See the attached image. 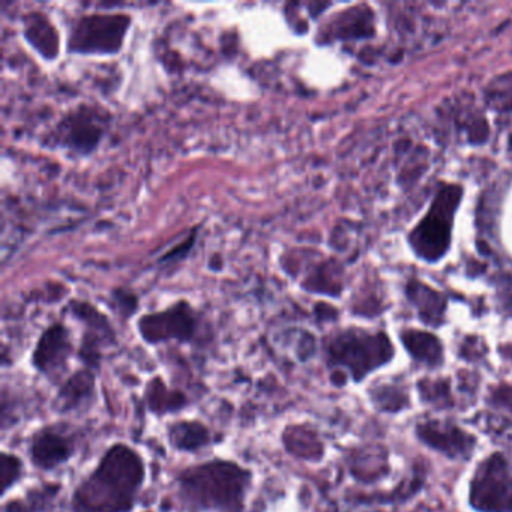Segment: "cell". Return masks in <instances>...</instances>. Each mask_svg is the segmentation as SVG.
<instances>
[{"mask_svg": "<svg viewBox=\"0 0 512 512\" xmlns=\"http://www.w3.org/2000/svg\"><path fill=\"white\" fill-rule=\"evenodd\" d=\"M509 143H511V146H512V139H511V140H509Z\"/></svg>", "mask_w": 512, "mask_h": 512, "instance_id": "obj_26", "label": "cell"}, {"mask_svg": "<svg viewBox=\"0 0 512 512\" xmlns=\"http://www.w3.org/2000/svg\"><path fill=\"white\" fill-rule=\"evenodd\" d=\"M61 490V484L35 485L26 496L5 503L4 512H47L55 505Z\"/></svg>", "mask_w": 512, "mask_h": 512, "instance_id": "obj_16", "label": "cell"}, {"mask_svg": "<svg viewBox=\"0 0 512 512\" xmlns=\"http://www.w3.org/2000/svg\"><path fill=\"white\" fill-rule=\"evenodd\" d=\"M374 401L379 404L382 409L389 412H397L403 409L407 403L406 392L403 389L395 388V386H380L373 391Z\"/></svg>", "mask_w": 512, "mask_h": 512, "instance_id": "obj_21", "label": "cell"}, {"mask_svg": "<svg viewBox=\"0 0 512 512\" xmlns=\"http://www.w3.org/2000/svg\"><path fill=\"white\" fill-rule=\"evenodd\" d=\"M488 100L497 110H512V83H503L502 86H493L488 92Z\"/></svg>", "mask_w": 512, "mask_h": 512, "instance_id": "obj_25", "label": "cell"}, {"mask_svg": "<svg viewBox=\"0 0 512 512\" xmlns=\"http://www.w3.org/2000/svg\"><path fill=\"white\" fill-rule=\"evenodd\" d=\"M95 397H97V373L82 367L71 373L59 385L53 407L61 415H67L94 403Z\"/></svg>", "mask_w": 512, "mask_h": 512, "instance_id": "obj_12", "label": "cell"}, {"mask_svg": "<svg viewBox=\"0 0 512 512\" xmlns=\"http://www.w3.org/2000/svg\"><path fill=\"white\" fill-rule=\"evenodd\" d=\"M407 295L412 299L413 304L418 308L419 316L425 323L437 326L442 322L445 313V299L434 292L430 287L424 286L419 281H412L407 286Z\"/></svg>", "mask_w": 512, "mask_h": 512, "instance_id": "obj_17", "label": "cell"}, {"mask_svg": "<svg viewBox=\"0 0 512 512\" xmlns=\"http://www.w3.org/2000/svg\"><path fill=\"white\" fill-rule=\"evenodd\" d=\"M70 310L86 325L82 344L77 350V358L83 367L98 373L103 365L104 349L118 343L115 329L109 319L88 302H71Z\"/></svg>", "mask_w": 512, "mask_h": 512, "instance_id": "obj_11", "label": "cell"}, {"mask_svg": "<svg viewBox=\"0 0 512 512\" xmlns=\"http://www.w3.org/2000/svg\"><path fill=\"white\" fill-rule=\"evenodd\" d=\"M422 398L428 403L436 404V406H449L451 404V395H449L448 383L439 380V382H430V380H422L419 383Z\"/></svg>", "mask_w": 512, "mask_h": 512, "instance_id": "obj_22", "label": "cell"}, {"mask_svg": "<svg viewBox=\"0 0 512 512\" xmlns=\"http://www.w3.org/2000/svg\"><path fill=\"white\" fill-rule=\"evenodd\" d=\"M112 307L119 316L130 319L139 310V298L136 293L127 289H116L112 292Z\"/></svg>", "mask_w": 512, "mask_h": 512, "instance_id": "obj_23", "label": "cell"}, {"mask_svg": "<svg viewBox=\"0 0 512 512\" xmlns=\"http://www.w3.org/2000/svg\"><path fill=\"white\" fill-rule=\"evenodd\" d=\"M470 499L478 511L512 512V473L503 455H491L479 467Z\"/></svg>", "mask_w": 512, "mask_h": 512, "instance_id": "obj_7", "label": "cell"}, {"mask_svg": "<svg viewBox=\"0 0 512 512\" xmlns=\"http://www.w3.org/2000/svg\"><path fill=\"white\" fill-rule=\"evenodd\" d=\"M178 496L191 512H245L253 472L235 460L212 458L175 476Z\"/></svg>", "mask_w": 512, "mask_h": 512, "instance_id": "obj_2", "label": "cell"}, {"mask_svg": "<svg viewBox=\"0 0 512 512\" xmlns=\"http://www.w3.org/2000/svg\"><path fill=\"white\" fill-rule=\"evenodd\" d=\"M74 355L73 337L65 323L47 326L35 344L31 364L40 376L53 385H61L67 379L71 358Z\"/></svg>", "mask_w": 512, "mask_h": 512, "instance_id": "obj_8", "label": "cell"}, {"mask_svg": "<svg viewBox=\"0 0 512 512\" xmlns=\"http://www.w3.org/2000/svg\"><path fill=\"white\" fill-rule=\"evenodd\" d=\"M109 125V115L97 107L82 106L68 113L55 131L56 142L76 155H89L98 148Z\"/></svg>", "mask_w": 512, "mask_h": 512, "instance_id": "obj_9", "label": "cell"}, {"mask_svg": "<svg viewBox=\"0 0 512 512\" xmlns=\"http://www.w3.org/2000/svg\"><path fill=\"white\" fill-rule=\"evenodd\" d=\"M373 34L371 11H347L335 22L334 35L338 38H362Z\"/></svg>", "mask_w": 512, "mask_h": 512, "instance_id": "obj_19", "label": "cell"}, {"mask_svg": "<svg viewBox=\"0 0 512 512\" xmlns=\"http://www.w3.org/2000/svg\"><path fill=\"white\" fill-rule=\"evenodd\" d=\"M167 442L178 452H199L214 443V436L202 421L179 419L167 425Z\"/></svg>", "mask_w": 512, "mask_h": 512, "instance_id": "obj_14", "label": "cell"}, {"mask_svg": "<svg viewBox=\"0 0 512 512\" xmlns=\"http://www.w3.org/2000/svg\"><path fill=\"white\" fill-rule=\"evenodd\" d=\"M404 346L409 350L410 355L418 361L436 367L442 362L443 350L442 344L434 335L421 331H404L401 334Z\"/></svg>", "mask_w": 512, "mask_h": 512, "instance_id": "obj_18", "label": "cell"}, {"mask_svg": "<svg viewBox=\"0 0 512 512\" xmlns=\"http://www.w3.org/2000/svg\"><path fill=\"white\" fill-rule=\"evenodd\" d=\"M79 449L76 434L61 424L44 425L28 442V457L41 472H53L67 464Z\"/></svg>", "mask_w": 512, "mask_h": 512, "instance_id": "obj_10", "label": "cell"}, {"mask_svg": "<svg viewBox=\"0 0 512 512\" xmlns=\"http://www.w3.org/2000/svg\"><path fill=\"white\" fill-rule=\"evenodd\" d=\"M146 409L157 416L175 415L190 406V398L181 389L170 388L163 377L154 376L145 386Z\"/></svg>", "mask_w": 512, "mask_h": 512, "instance_id": "obj_15", "label": "cell"}, {"mask_svg": "<svg viewBox=\"0 0 512 512\" xmlns=\"http://www.w3.org/2000/svg\"><path fill=\"white\" fill-rule=\"evenodd\" d=\"M197 235H199V229H194L185 241L178 242V244L173 245L170 250H167L166 253L158 259V263H160V265H167V263L173 265V263L182 262V260L190 254L194 244H196Z\"/></svg>", "mask_w": 512, "mask_h": 512, "instance_id": "obj_24", "label": "cell"}, {"mask_svg": "<svg viewBox=\"0 0 512 512\" xmlns=\"http://www.w3.org/2000/svg\"><path fill=\"white\" fill-rule=\"evenodd\" d=\"M128 28L130 19L119 14L83 17L71 32L70 52L112 55L121 50Z\"/></svg>", "mask_w": 512, "mask_h": 512, "instance_id": "obj_6", "label": "cell"}, {"mask_svg": "<svg viewBox=\"0 0 512 512\" xmlns=\"http://www.w3.org/2000/svg\"><path fill=\"white\" fill-rule=\"evenodd\" d=\"M25 473V463L14 452H0V493L2 496L13 490Z\"/></svg>", "mask_w": 512, "mask_h": 512, "instance_id": "obj_20", "label": "cell"}, {"mask_svg": "<svg viewBox=\"0 0 512 512\" xmlns=\"http://www.w3.org/2000/svg\"><path fill=\"white\" fill-rule=\"evenodd\" d=\"M205 322L202 314L187 301H179L166 310L145 314L137 322L140 337L151 346L176 343L190 344L202 337Z\"/></svg>", "mask_w": 512, "mask_h": 512, "instance_id": "obj_5", "label": "cell"}, {"mask_svg": "<svg viewBox=\"0 0 512 512\" xmlns=\"http://www.w3.org/2000/svg\"><path fill=\"white\" fill-rule=\"evenodd\" d=\"M422 442L452 458L469 457L475 446V437L460 430L457 425L431 421L418 425L416 430Z\"/></svg>", "mask_w": 512, "mask_h": 512, "instance_id": "obj_13", "label": "cell"}, {"mask_svg": "<svg viewBox=\"0 0 512 512\" xmlns=\"http://www.w3.org/2000/svg\"><path fill=\"white\" fill-rule=\"evenodd\" d=\"M511 353H512V350H511Z\"/></svg>", "mask_w": 512, "mask_h": 512, "instance_id": "obj_27", "label": "cell"}, {"mask_svg": "<svg viewBox=\"0 0 512 512\" xmlns=\"http://www.w3.org/2000/svg\"><path fill=\"white\" fill-rule=\"evenodd\" d=\"M460 199L461 188L457 185H445L437 193L430 211L410 235V245L421 259L437 262L445 256L451 241L452 220Z\"/></svg>", "mask_w": 512, "mask_h": 512, "instance_id": "obj_4", "label": "cell"}, {"mask_svg": "<svg viewBox=\"0 0 512 512\" xmlns=\"http://www.w3.org/2000/svg\"><path fill=\"white\" fill-rule=\"evenodd\" d=\"M325 352L331 367L347 368L355 380H362L365 374L388 362L394 349L386 335H370L359 329H349L329 338Z\"/></svg>", "mask_w": 512, "mask_h": 512, "instance_id": "obj_3", "label": "cell"}, {"mask_svg": "<svg viewBox=\"0 0 512 512\" xmlns=\"http://www.w3.org/2000/svg\"><path fill=\"white\" fill-rule=\"evenodd\" d=\"M146 481L143 455L127 443H113L71 496L73 512H131Z\"/></svg>", "mask_w": 512, "mask_h": 512, "instance_id": "obj_1", "label": "cell"}]
</instances>
